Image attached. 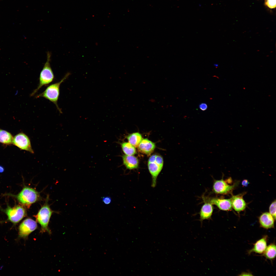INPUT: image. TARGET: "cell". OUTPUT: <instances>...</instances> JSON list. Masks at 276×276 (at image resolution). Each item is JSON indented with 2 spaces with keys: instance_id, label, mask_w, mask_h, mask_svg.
I'll return each instance as SVG.
<instances>
[{
  "instance_id": "obj_17",
  "label": "cell",
  "mask_w": 276,
  "mask_h": 276,
  "mask_svg": "<svg viewBox=\"0 0 276 276\" xmlns=\"http://www.w3.org/2000/svg\"><path fill=\"white\" fill-rule=\"evenodd\" d=\"M262 256L267 259L272 261L276 257V245L274 243H271L267 247Z\"/></svg>"
},
{
  "instance_id": "obj_24",
  "label": "cell",
  "mask_w": 276,
  "mask_h": 276,
  "mask_svg": "<svg viewBox=\"0 0 276 276\" xmlns=\"http://www.w3.org/2000/svg\"><path fill=\"white\" fill-rule=\"evenodd\" d=\"M199 107L201 110L204 111L207 109L208 106L205 103H202L199 105Z\"/></svg>"
},
{
  "instance_id": "obj_8",
  "label": "cell",
  "mask_w": 276,
  "mask_h": 276,
  "mask_svg": "<svg viewBox=\"0 0 276 276\" xmlns=\"http://www.w3.org/2000/svg\"><path fill=\"white\" fill-rule=\"evenodd\" d=\"M37 227L36 222L30 218L24 220L18 227V238H26Z\"/></svg>"
},
{
  "instance_id": "obj_5",
  "label": "cell",
  "mask_w": 276,
  "mask_h": 276,
  "mask_svg": "<svg viewBox=\"0 0 276 276\" xmlns=\"http://www.w3.org/2000/svg\"><path fill=\"white\" fill-rule=\"evenodd\" d=\"M39 196L38 192L34 189L25 187L16 196V198L21 203L28 207L36 202Z\"/></svg>"
},
{
  "instance_id": "obj_6",
  "label": "cell",
  "mask_w": 276,
  "mask_h": 276,
  "mask_svg": "<svg viewBox=\"0 0 276 276\" xmlns=\"http://www.w3.org/2000/svg\"><path fill=\"white\" fill-rule=\"evenodd\" d=\"M4 212L7 215L8 220L14 225L19 222L26 214L25 209L20 205L12 208L8 206Z\"/></svg>"
},
{
  "instance_id": "obj_23",
  "label": "cell",
  "mask_w": 276,
  "mask_h": 276,
  "mask_svg": "<svg viewBox=\"0 0 276 276\" xmlns=\"http://www.w3.org/2000/svg\"><path fill=\"white\" fill-rule=\"evenodd\" d=\"M102 200L103 203L106 204H109L111 202V198L108 196L103 197L102 198Z\"/></svg>"
},
{
  "instance_id": "obj_4",
  "label": "cell",
  "mask_w": 276,
  "mask_h": 276,
  "mask_svg": "<svg viewBox=\"0 0 276 276\" xmlns=\"http://www.w3.org/2000/svg\"><path fill=\"white\" fill-rule=\"evenodd\" d=\"M53 212L47 202L41 208L36 215H34L37 222L41 226V232L51 233L48 225L51 216Z\"/></svg>"
},
{
  "instance_id": "obj_1",
  "label": "cell",
  "mask_w": 276,
  "mask_h": 276,
  "mask_svg": "<svg viewBox=\"0 0 276 276\" xmlns=\"http://www.w3.org/2000/svg\"><path fill=\"white\" fill-rule=\"evenodd\" d=\"M70 74V72L67 73L60 82L48 86L43 92L37 95L36 98L42 97L50 100L55 104L59 112L62 113V110L57 104L60 95V87L61 84L67 79Z\"/></svg>"
},
{
  "instance_id": "obj_15",
  "label": "cell",
  "mask_w": 276,
  "mask_h": 276,
  "mask_svg": "<svg viewBox=\"0 0 276 276\" xmlns=\"http://www.w3.org/2000/svg\"><path fill=\"white\" fill-rule=\"evenodd\" d=\"M204 204L202 205L199 212L200 221L201 223L205 220L211 219L213 207V205L209 202L204 201Z\"/></svg>"
},
{
  "instance_id": "obj_11",
  "label": "cell",
  "mask_w": 276,
  "mask_h": 276,
  "mask_svg": "<svg viewBox=\"0 0 276 276\" xmlns=\"http://www.w3.org/2000/svg\"><path fill=\"white\" fill-rule=\"evenodd\" d=\"M245 194V192L236 195H232L230 198L232 208L238 212L243 211L246 208V203L243 197Z\"/></svg>"
},
{
  "instance_id": "obj_10",
  "label": "cell",
  "mask_w": 276,
  "mask_h": 276,
  "mask_svg": "<svg viewBox=\"0 0 276 276\" xmlns=\"http://www.w3.org/2000/svg\"><path fill=\"white\" fill-rule=\"evenodd\" d=\"M204 201L209 202L212 205H215L220 210L228 211L232 210L231 201L230 199H224L216 197H202Z\"/></svg>"
},
{
  "instance_id": "obj_27",
  "label": "cell",
  "mask_w": 276,
  "mask_h": 276,
  "mask_svg": "<svg viewBox=\"0 0 276 276\" xmlns=\"http://www.w3.org/2000/svg\"><path fill=\"white\" fill-rule=\"evenodd\" d=\"M4 171V168L2 166L0 165V173L3 172Z\"/></svg>"
},
{
  "instance_id": "obj_22",
  "label": "cell",
  "mask_w": 276,
  "mask_h": 276,
  "mask_svg": "<svg viewBox=\"0 0 276 276\" xmlns=\"http://www.w3.org/2000/svg\"><path fill=\"white\" fill-rule=\"evenodd\" d=\"M276 0H265L264 2L265 5L270 9L275 8Z\"/></svg>"
},
{
  "instance_id": "obj_2",
  "label": "cell",
  "mask_w": 276,
  "mask_h": 276,
  "mask_svg": "<svg viewBox=\"0 0 276 276\" xmlns=\"http://www.w3.org/2000/svg\"><path fill=\"white\" fill-rule=\"evenodd\" d=\"M47 60L40 73L39 83L38 86L30 94V96H33L43 86H47L53 80L54 76L50 64L51 53L48 52Z\"/></svg>"
},
{
  "instance_id": "obj_25",
  "label": "cell",
  "mask_w": 276,
  "mask_h": 276,
  "mask_svg": "<svg viewBox=\"0 0 276 276\" xmlns=\"http://www.w3.org/2000/svg\"><path fill=\"white\" fill-rule=\"evenodd\" d=\"M242 185L243 186L246 187L247 186L249 183L248 180L246 179L244 180L242 182Z\"/></svg>"
},
{
  "instance_id": "obj_7",
  "label": "cell",
  "mask_w": 276,
  "mask_h": 276,
  "mask_svg": "<svg viewBox=\"0 0 276 276\" xmlns=\"http://www.w3.org/2000/svg\"><path fill=\"white\" fill-rule=\"evenodd\" d=\"M239 182H236L233 185H229L226 180H224L223 178L220 180H215L213 183V191L217 194L232 195L233 190L238 186Z\"/></svg>"
},
{
  "instance_id": "obj_28",
  "label": "cell",
  "mask_w": 276,
  "mask_h": 276,
  "mask_svg": "<svg viewBox=\"0 0 276 276\" xmlns=\"http://www.w3.org/2000/svg\"><path fill=\"white\" fill-rule=\"evenodd\" d=\"M214 65L216 67H217L218 66V65L217 64H215Z\"/></svg>"
},
{
  "instance_id": "obj_21",
  "label": "cell",
  "mask_w": 276,
  "mask_h": 276,
  "mask_svg": "<svg viewBox=\"0 0 276 276\" xmlns=\"http://www.w3.org/2000/svg\"><path fill=\"white\" fill-rule=\"evenodd\" d=\"M269 213L274 220L276 219V201H273L270 204L269 208Z\"/></svg>"
},
{
  "instance_id": "obj_13",
  "label": "cell",
  "mask_w": 276,
  "mask_h": 276,
  "mask_svg": "<svg viewBox=\"0 0 276 276\" xmlns=\"http://www.w3.org/2000/svg\"><path fill=\"white\" fill-rule=\"evenodd\" d=\"M268 236L267 235H264L254 244L253 247L248 252V254H250L254 252L259 254H262L265 250L267 247Z\"/></svg>"
},
{
  "instance_id": "obj_12",
  "label": "cell",
  "mask_w": 276,
  "mask_h": 276,
  "mask_svg": "<svg viewBox=\"0 0 276 276\" xmlns=\"http://www.w3.org/2000/svg\"><path fill=\"white\" fill-rule=\"evenodd\" d=\"M258 220L260 227L266 229L274 228V219L269 213H263L259 217Z\"/></svg>"
},
{
  "instance_id": "obj_18",
  "label": "cell",
  "mask_w": 276,
  "mask_h": 276,
  "mask_svg": "<svg viewBox=\"0 0 276 276\" xmlns=\"http://www.w3.org/2000/svg\"><path fill=\"white\" fill-rule=\"evenodd\" d=\"M13 137L11 134L6 131L0 129V143L5 145L12 144Z\"/></svg>"
},
{
  "instance_id": "obj_16",
  "label": "cell",
  "mask_w": 276,
  "mask_h": 276,
  "mask_svg": "<svg viewBox=\"0 0 276 276\" xmlns=\"http://www.w3.org/2000/svg\"><path fill=\"white\" fill-rule=\"evenodd\" d=\"M122 157L123 164L127 169L132 170L138 167L139 160L135 156L125 154L123 155Z\"/></svg>"
},
{
  "instance_id": "obj_3",
  "label": "cell",
  "mask_w": 276,
  "mask_h": 276,
  "mask_svg": "<svg viewBox=\"0 0 276 276\" xmlns=\"http://www.w3.org/2000/svg\"><path fill=\"white\" fill-rule=\"evenodd\" d=\"M163 159L160 155L154 154L149 157L148 161V167L152 177V186L155 187L156 185L157 179L162 170L163 165Z\"/></svg>"
},
{
  "instance_id": "obj_19",
  "label": "cell",
  "mask_w": 276,
  "mask_h": 276,
  "mask_svg": "<svg viewBox=\"0 0 276 276\" xmlns=\"http://www.w3.org/2000/svg\"><path fill=\"white\" fill-rule=\"evenodd\" d=\"M126 138L129 142L135 147H137L142 140L141 134L139 132L129 134Z\"/></svg>"
},
{
  "instance_id": "obj_20",
  "label": "cell",
  "mask_w": 276,
  "mask_h": 276,
  "mask_svg": "<svg viewBox=\"0 0 276 276\" xmlns=\"http://www.w3.org/2000/svg\"><path fill=\"white\" fill-rule=\"evenodd\" d=\"M120 144L122 151L125 155H133L136 153L135 147L129 142H123Z\"/></svg>"
},
{
  "instance_id": "obj_14",
  "label": "cell",
  "mask_w": 276,
  "mask_h": 276,
  "mask_svg": "<svg viewBox=\"0 0 276 276\" xmlns=\"http://www.w3.org/2000/svg\"><path fill=\"white\" fill-rule=\"evenodd\" d=\"M137 147L140 152L149 156L154 151L155 145L154 143L145 138L142 140Z\"/></svg>"
},
{
  "instance_id": "obj_26",
  "label": "cell",
  "mask_w": 276,
  "mask_h": 276,
  "mask_svg": "<svg viewBox=\"0 0 276 276\" xmlns=\"http://www.w3.org/2000/svg\"><path fill=\"white\" fill-rule=\"evenodd\" d=\"M251 273L249 272H243L239 275H252Z\"/></svg>"
},
{
  "instance_id": "obj_9",
  "label": "cell",
  "mask_w": 276,
  "mask_h": 276,
  "mask_svg": "<svg viewBox=\"0 0 276 276\" xmlns=\"http://www.w3.org/2000/svg\"><path fill=\"white\" fill-rule=\"evenodd\" d=\"M12 144L21 150L28 151L32 154L34 153L30 139L23 132L17 134L13 137Z\"/></svg>"
}]
</instances>
